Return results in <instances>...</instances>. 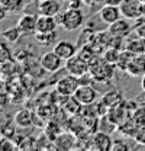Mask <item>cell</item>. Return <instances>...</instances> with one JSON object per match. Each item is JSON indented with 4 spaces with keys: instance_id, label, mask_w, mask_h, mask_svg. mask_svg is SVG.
<instances>
[{
    "instance_id": "17",
    "label": "cell",
    "mask_w": 145,
    "mask_h": 151,
    "mask_svg": "<svg viewBox=\"0 0 145 151\" xmlns=\"http://www.w3.org/2000/svg\"><path fill=\"white\" fill-rule=\"evenodd\" d=\"M118 129L122 132L125 137H134V138H135L136 132L139 129V125H138L132 118H128V119H125L122 124L118 125Z\"/></svg>"
},
{
    "instance_id": "22",
    "label": "cell",
    "mask_w": 145,
    "mask_h": 151,
    "mask_svg": "<svg viewBox=\"0 0 145 151\" xmlns=\"http://www.w3.org/2000/svg\"><path fill=\"white\" fill-rule=\"evenodd\" d=\"M4 6H6V9L9 10V13H15V12H19V10H22L23 7H25V0H0Z\"/></svg>"
},
{
    "instance_id": "11",
    "label": "cell",
    "mask_w": 145,
    "mask_h": 151,
    "mask_svg": "<svg viewBox=\"0 0 145 151\" xmlns=\"http://www.w3.org/2000/svg\"><path fill=\"white\" fill-rule=\"evenodd\" d=\"M54 145L57 150H71L77 145V138L71 132H60L54 138Z\"/></svg>"
},
{
    "instance_id": "14",
    "label": "cell",
    "mask_w": 145,
    "mask_h": 151,
    "mask_svg": "<svg viewBox=\"0 0 145 151\" xmlns=\"http://www.w3.org/2000/svg\"><path fill=\"white\" fill-rule=\"evenodd\" d=\"M58 20L55 16L38 15L36 18V32H54L57 31Z\"/></svg>"
},
{
    "instance_id": "16",
    "label": "cell",
    "mask_w": 145,
    "mask_h": 151,
    "mask_svg": "<svg viewBox=\"0 0 145 151\" xmlns=\"http://www.w3.org/2000/svg\"><path fill=\"white\" fill-rule=\"evenodd\" d=\"M125 50L134 52V54H145V37L131 38L125 44Z\"/></svg>"
},
{
    "instance_id": "13",
    "label": "cell",
    "mask_w": 145,
    "mask_h": 151,
    "mask_svg": "<svg viewBox=\"0 0 145 151\" xmlns=\"http://www.w3.org/2000/svg\"><path fill=\"white\" fill-rule=\"evenodd\" d=\"M99 16L100 19L106 23L110 25L113 22H116L118 19H121L122 13H121V9L119 6H113V4H105L100 10H99Z\"/></svg>"
},
{
    "instance_id": "6",
    "label": "cell",
    "mask_w": 145,
    "mask_h": 151,
    "mask_svg": "<svg viewBox=\"0 0 145 151\" xmlns=\"http://www.w3.org/2000/svg\"><path fill=\"white\" fill-rule=\"evenodd\" d=\"M62 58H60V57L55 54V51H48V52H45L44 55L41 57V67L47 71V73H55V71H58L60 68H61V64H62Z\"/></svg>"
},
{
    "instance_id": "8",
    "label": "cell",
    "mask_w": 145,
    "mask_h": 151,
    "mask_svg": "<svg viewBox=\"0 0 145 151\" xmlns=\"http://www.w3.org/2000/svg\"><path fill=\"white\" fill-rule=\"evenodd\" d=\"M36 18L38 15L32 13H25L22 18L18 20L19 31L22 32V35H35L36 34Z\"/></svg>"
},
{
    "instance_id": "27",
    "label": "cell",
    "mask_w": 145,
    "mask_h": 151,
    "mask_svg": "<svg viewBox=\"0 0 145 151\" xmlns=\"http://www.w3.org/2000/svg\"><path fill=\"white\" fill-rule=\"evenodd\" d=\"M15 148H19L18 145L12 141V138L9 137H0V151H12Z\"/></svg>"
},
{
    "instance_id": "35",
    "label": "cell",
    "mask_w": 145,
    "mask_h": 151,
    "mask_svg": "<svg viewBox=\"0 0 145 151\" xmlns=\"http://www.w3.org/2000/svg\"><path fill=\"white\" fill-rule=\"evenodd\" d=\"M139 1H142V3H144V4H145V0H139Z\"/></svg>"
},
{
    "instance_id": "4",
    "label": "cell",
    "mask_w": 145,
    "mask_h": 151,
    "mask_svg": "<svg viewBox=\"0 0 145 151\" xmlns=\"http://www.w3.org/2000/svg\"><path fill=\"white\" fill-rule=\"evenodd\" d=\"M78 86H80L78 77L72 74H67L57 83V92L62 96H72Z\"/></svg>"
},
{
    "instance_id": "1",
    "label": "cell",
    "mask_w": 145,
    "mask_h": 151,
    "mask_svg": "<svg viewBox=\"0 0 145 151\" xmlns=\"http://www.w3.org/2000/svg\"><path fill=\"white\" fill-rule=\"evenodd\" d=\"M58 25H61L65 31H75L84 23V15L81 9H65L64 12H60L57 16Z\"/></svg>"
},
{
    "instance_id": "23",
    "label": "cell",
    "mask_w": 145,
    "mask_h": 151,
    "mask_svg": "<svg viewBox=\"0 0 145 151\" xmlns=\"http://www.w3.org/2000/svg\"><path fill=\"white\" fill-rule=\"evenodd\" d=\"M135 55H136V54H134V52H131V51H128V50L122 51V52H121V55H119L118 63H116V65H118V67H121V68L125 71V70H126V67H128V64L131 63V60H132Z\"/></svg>"
},
{
    "instance_id": "5",
    "label": "cell",
    "mask_w": 145,
    "mask_h": 151,
    "mask_svg": "<svg viewBox=\"0 0 145 151\" xmlns=\"http://www.w3.org/2000/svg\"><path fill=\"white\" fill-rule=\"evenodd\" d=\"M83 106H89L91 103H94L96 97H97V92L91 87L90 84H80L75 90V93L72 94Z\"/></svg>"
},
{
    "instance_id": "3",
    "label": "cell",
    "mask_w": 145,
    "mask_h": 151,
    "mask_svg": "<svg viewBox=\"0 0 145 151\" xmlns=\"http://www.w3.org/2000/svg\"><path fill=\"white\" fill-rule=\"evenodd\" d=\"M122 16L126 19H138L144 15L145 4L139 0H123L119 6Z\"/></svg>"
},
{
    "instance_id": "19",
    "label": "cell",
    "mask_w": 145,
    "mask_h": 151,
    "mask_svg": "<svg viewBox=\"0 0 145 151\" xmlns=\"http://www.w3.org/2000/svg\"><path fill=\"white\" fill-rule=\"evenodd\" d=\"M57 31L54 32H36L35 34V39L36 42L42 47H51L54 45L55 41H57Z\"/></svg>"
},
{
    "instance_id": "28",
    "label": "cell",
    "mask_w": 145,
    "mask_h": 151,
    "mask_svg": "<svg viewBox=\"0 0 145 151\" xmlns=\"http://www.w3.org/2000/svg\"><path fill=\"white\" fill-rule=\"evenodd\" d=\"M128 148L129 147L123 142V139H116L113 142V147H112V150H128Z\"/></svg>"
},
{
    "instance_id": "20",
    "label": "cell",
    "mask_w": 145,
    "mask_h": 151,
    "mask_svg": "<svg viewBox=\"0 0 145 151\" xmlns=\"http://www.w3.org/2000/svg\"><path fill=\"white\" fill-rule=\"evenodd\" d=\"M102 103H105V106H115L119 102H122V92L113 90V92H108V94H105L100 100Z\"/></svg>"
},
{
    "instance_id": "34",
    "label": "cell",
    "mask_w": 145,
    "mask_h": 151,
    "mask_svg": "<svg viewBox=\"0 0 145 151\" xmlns=\"http://www.w3.org/2000/svg\"><path fill=\"white\" fill-rule=\"evenodd\" d=\"M1 39H3V37H1V35H0V44H1Z\"/></svg>"
},
{
    "instance_id": "26",
    "label": "cell",
    "mask_w": 145,
    "mask_h": 151,
    "mask_svg": "<svg viewBox=\"0 0 145 151\" xmlns=\"http://www.w3.org/2000/svg\"><path fill=\"white\" fill-rule=\"evenodd\" d=\"M12 61V51L7 45L0 44V65L3 64H9Z\"/></svg>"
},
{
    "instance_id": "10",
    "label": "cell",
    "mask_w": 145,
    "mask_h": 151,
    "mask_svg": "<svg viewBox=\"0 0 145 151\" xmlns=\"http://www.w3.org/2000/svg\"><path fill=\"white\" fill-rule=\"evenodd\" d=\"M54 51L60 58L67 61L68 58H71L72 55L77 54V45L70 41H58L54 45Z\"/></svg>"
},
{
    "instance_id": "29",
    "label": "cell",
    "mask_w": 145,
    "mask_h": 151,
    "mask_svg": "<svg viewBox=\"0 0 145 151\" xmlns=\"http://www.w3.org/2000/svg\"><path fill=\"white\" fill-rule=\"evenodd\" d=\"M67 1H68V7H71V9H80L83 4L81 0H67Z\"/></svg>"
},
{
    "instance_id": "12",
    "label": "cell",
    "mask_w": 145,
    "mask_h": 151,
    "mask_svg": "<svg viewBox=\"0 0 145 151\" xmlns=\"http://www.w3.org/2000/svg\"><path fill=\"white\" fill-rule=\"evenodd\" d=\"M125 71L135 77H142L145 74V54H136L128 64Z\"/></svg>"
},
{
    "instance_id": "32",
    "label": "cell",
    "mask_w": 145,
    "mask_h": 151,
    "mask_svg": "<svg viewBox=\"0 0 145 151\" xmlns=\"http://www.w3.org/2000/svg\"><path fill=\"white\" fill-rule=\"evenodd\" d=\"M141 87H142V90L145 92V74L141 77Z\"/></svg>"
},
{
    "instance_id": "18",
    "label": "cell",
    "mask_w": 145,
    "mask_h": 151,
    "mask_svg": "<svg viewBox=\"0 0 145 151\" xmlns=\"http://www.w3.org/2000/svg\"><path fill=\"white\" fill-rule=\"evenodd\" d=\"M32 119H34V116H32V113L29 112L28 109H22V111H19L13 116V121H15V124L18 125L19 128H28V127H31L32 125Z\"/></svg>"
},
{
    "instance_id": "24",
    "label": "cell",
    "mask_w": 145,
    "mask_h": 151,
    "mask_svg": "<svg viewBox=\"0 0 145 151\" xmlns=\"http://www.w3.org/2000/svg\"><path fill=\"white\" fill-rule=\"evenodd\" d=\"M119 55H121L119 48L109 47V50L105 52V55H103V60H105L106 63H110V64H116V63H118V60H119Z\"/></svg>"
},
{
    "instance_id": "25",
    "label": "cell",
    "mask_w": 145,
    "mask_h": 151,
    "mask_svg": "<svg viewBox=\"0 0 145 151\" xmlns=\"http://www.w3.org/2000/svg\"><path fill=\"white\" fill-rule=\"evenodd\" d=\"M131 118H132L139 127H145V106H138V108L132 112Z\"/></svg>"
},
{
    "instance_id": "33",
    "label": "cell",
    "mask_w": 145,
    "mask_h": 151,
    "mask_svg": "<svg viewBox=\"0 0 145 151\" xmlns=\"http://www.w3.org/2000/svg\"><path fill=\"white\" fill-rule=\"evenodd\" d=\"M34 1H36V0H25V3H34Z\"/></svg>"
},
{
    "instance_id": "7",
    "label": "cell",
    "mask_w": 145,
    "mask_h": 151,
    "mask_svg": "<svg viewBox=\"0 0 145 151\" xmlns=\"http://www.w3.org/2000/svg\"><path fill=\"white\" fill-rule=\"evenodd\" d=\"M90 148H96V150H100V151H108V150H112L113 147V141L112 138L108 135V132H96L91 135V139L89 142Z\"/></svg>"
},
{
    "instance_id": "15",
    "label": "cell",
    "mask_w": 145,
    "mask_h": 151,
    "mask_svg": "<svg viewBox=\"0 0 145 151\" xmlns=\"http://www.w3.org/2000/svg\"><path fill=\"white\" fill-rule=\"evenodd\" d=\"M61 10V4L58 0H41L38 3V15L57 16Z\"/></svg>"
},
{
    "instance_id": "30",
    "label": "cell",
    "mask_w": 145,
    "mask_h": 151,
    "mask_svg": "<svg viewBox=\"0 0 145 151\" xmlns=\"http://www.w3.org/2000/svg\"><path fill=\"white\" fill-rule=\"evenodd\" d=\"M7 13H9V10H7V9H6V6H4V4H3L1 1H0V22L6 19Z\"/></svg>"
},
{
    "instance_id": "2",
    "label": "cell",
    "mask_w": 145,
    "mask_h": 151,
    "mask_svg": "<svg viewBox=\"0 0 145 151\" xmlns=\"http://www.w3.org/2000/svg\"><path fill=\"white\" fill-rule=\"evenodd\" d=\"M65 70L68 74L80 77V76L90 73V63L84 60L80 54H75L65 61Z\"/></svg>"
},
{
    "instance_id": "9",
    "label": "cell",
    "mask_w": 145,
    "mask_h": 151,
    "mask_svg": "<svg viewBox=\"0 0 145 151\" xmlns=\"http://www.w3.org/2000/svg\"><path fill=\"white\" fill-rule=\"evenodd\" d=\"M132 31L131 28V23L128 22L126 18H121L118 19L116 22L108 25V32L112 37H118V38H123L129 35V32Z\"/></svg>"
},
{
    "instance_id": "31",
    "label": "cell",
    "mask_w": 145,
    "mask_h": 151,
    "mask_svg": "<svg viewBox=\"0 0 145 151\" xmlns=\"http://www.w3.org/2000/svg\"><path fill=\"white\" fill-rule=\"evenodd\" d=\"M122 1H123V0H103L105 4H113V6H121Z\"/></svg>"
},
{
    "instance_id": "21",
    "label": "cell",
    "mask_w": 145,
    "mask_h": 151,
    "mask_svg": "<svg viewBox=\"0 0 145 151\" xmlns=\"http://www.w3.org/2000/svg\"><path fill=\"white\" fill-rule=\"evenodd\" d=\"M22 35V32L19 31L18 26H13V28H9V29H6V31H3L1 32V37L4 41H7L9 44H15L16 41L19 39V37Z\"/></svg>"
}]
</instances>
